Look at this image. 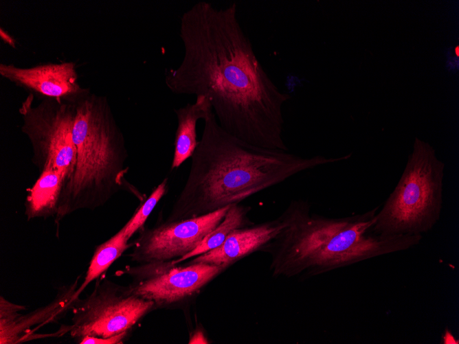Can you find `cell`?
Returning <instances> with one entry per match:
<instances>
[{"instance_id":"6da1fadb","label":"cell","mask_w":459,"mask_h":344,"mask_svg":"<svg viewBox=\"0 0 459 344\" xmlns=\"http://www.w3.org/2000/svg\"><path fill=\"white\" fill-rule=\"evenodd\" d=\"M183 49L165 84L176 95L206 97L219 125L249 144L289 151L283 138L282 91L257 57L238 18L236 2L217 8L197 1L181 15Z\"/></svg>"},{"instance_id":"7a4b0ae2","label":"cell","mask_w":459,"mask_h":344,"mask_svg":"<svg viewBox=\"0 0 459 344\" xmlns=\"http://www.w3.org/2000/svg\"><path fill=\"white\" fill-rule=\"evenodd\" d=\"M203 122L186 181L164 222L197 217L240 203L301 172L351 157L350 153L302 157L249 144L225 131L212 107Z\"/></svg>"},{"instance_id":"3957f363","label":"cell","mask_w":459,"mask_h":344,"mask_svg":"<svg viewBox=\"0 0 459 344\" xmlns=\"http://www.w3.org/2000/svg\"><path fill=\"white\" fill-rule=\"evenodd\" d=\"M378 209L331 218L311 214L306 201H292L283 212L287 225L263 249L273 276L318 275L420 243L423 236L368 234Z\"/></svg>"},{"instance_id":"277c9868","label":"cell","mask_w":459,"mask_h":344,"mask_svg":"<svg viewBox=\"0 0 459 344\" xmlns=\"http://www.w3.org/2000/svg\"><path fill=\"white\" fill-rule=\"evenodd\" d=\"M76 157L63 183L54 222L80 209L103 206L124 186L128 151L108 98L90 93L76 103L74 127Z\"/></svg>"},{"instance_id":"5b68a950","label":"cell","mask_w":459,"mask_h":344,"mask_svg":"<svg viewBox=\"0 0 459 344\" xmlns=\"http://www.w3.org/2000/svg\"><path fill=\"white\" fill-rule=\"evenodd\" d=\"M445 163L428 143L415 138L397 185L377 212L371 231L381 236H423L440 218Z\"/></svg>"},{"instance_id":"8992f818","label":"cell","mask_w":459,"mask_h":344,"mask_svg":"<svg viewBox=\"0 0 459 344\" xmlns=\"http://www.w3.org/2000/svg\"><path fill=\"white\" fill-rule=\"evenodd\" d=\"M156 308L128 286L102 277L89 295L75 300L68 332L79 344L123 343L131 328Z\"/></svg>"},{"instance_id":"52a82bcc","label":"cell","mask_w":459,"mask_h":344,"mask_svg":"<svg viewBox=\"0 0 459 344\" xmlns=\"http://www.w3.org/2000/svg\"><path fill=\"white\" fill-rule=\"evenodd\" d=\"M34 99L29 93L19 108L23 120L21 131L32 146V163L40 173L55 170L65 181L72 174L76 162L73 133L76 103L45 98L34 105Z\"/></svg>"},{"instance_id":"ba28073f","label":"cell","mask_w":459,"mask_h":344,"mask_svg":"<svg viewBox=\"0 0 459 344\" xmlns=\"http://www.w3.org/2000/svg\"><path fill=\"white\" fill-rule=\"evenodd\" d=\"M175 266L170 262L146 263L121 273L133 277V283L128 286L132 293L153 301L157 308L193 296L225 270L205 263Z\"/></svg>"},{"instance_id":"9c48e42d","label":"cell","mask_w":459,"mask_h":344,"mask_svg":"<svg viewBox=\"0 0 459 344\" xmlns=\"http://www.w3.org/2000/svg\"><path fill=\"white\" fill-rule=\"evenodd\" d=\"M230 206L141 231L133 242L130 257L142 264L165 263L187 255L222 221Z\"/></svg>"},{"instance_id":"30bf717a","label":"cell","mask_w":459,"mask_h":344,"mask_svg":"<svg viewBox=\"0 0 459 344\" xmlns=\"http://www.w3.org/2000/svg\"><path fill=\"white\" fill-rule=\"evenodd\" d=\"M0 75L39 100L53 98L76 104L91 93L79 84L76 64L72 61L29 67L1 63Z\"/></svg>"},{"instance_id":"8fae6325","label":"cell","mask_w":459,"mask_h":344,"mask_svg":"<svg viewBox=\"0 0 459 344\" xmlns=\"http://www.w3.org/2000/svg\"><path fill=\"white\" fill-rule=\"evenodd\" d=\"M284 213L278 218L233 231L218 247L196 256L191 263L216 265L225 269L243 257L265 247L284 228Z\"/></svg>"},{"instance_id":"7c38bea8","label":"cell","mask_w":459,"mask_h":344,"mask_svg":"<svg viewBox=\"0 0 459 344\" xmlns=\"http://www.w3.org/2000/svg\"><path fill=\"white\" fill-rule=\"evenodd\" d=\"M209 100L205 96H197L194 103L174 110L177 119V127L174 140V153L171 170L178 168L191 157L198 145L197 137V122L204 119L211 108Z\"/></svg>"},{"instance_id":"4fadbf2b","label":"cell","mask_w":459,"mask_h":344,"mask_svg":"<svg viewBox=\"0 0 459 344\" xmlns=\"http://www.w3.org/2000/svg\"><path fill=\"white\" fill-rule=\"evenodd\" d=\"M78 279L79 277L72 284L61 290L54 301L42 308L41 310H38V315L36 310L30 312L32 320L0 325V343L14 344L24 342L30 325L41 326L60 317L58 314L66 313L68 310H71L75 300L78 299L75 297V293L78 288Z\"/></svg>"},{"instance_id":"5bb4252c","label":"cell","mask_w":459,"mask_h":344,"mask_svg":"<svg viewBox=\"0 0 459 344\" xmlns=\"http://www.w3.org/2000/svg\"><path fill=\"white\" fill-rule=\"evenodd\" d=\"M64 181L65 178L57 171L40 173L25 198V214L27 220L56 216Z\"/></svg>"},{"instance_id":"9a60e30c","label":"cell","mask_w":459,"mask_h":344,"mask_svg":"<svg viewBox=\"0 0 459 344\" xmlns=\"http://www.w3.org/2000/svg\"><path fill=\"white\" fill-rule=\"evenodd\" d=\"M249 207L239 203L232 205L222 221L187 255L170 262L176 265L188 259L208 252L219 246L234 230L253 225L248 216Z\"/></svg>"},{"instance_id":"2e32d148","label":"cell","mask_w":459,"mask_h":344,"mask_svg":"<svg viewBox=\"0 0 459 344\" xmlns=\"http://www.w3.org/2000/svg\"><path fill=\"white\" fill-rule=\"evenodd\" d=\"M123 226L114 236L96 248L84 281L75 293L76 298L79 297L91 282L100 278L125 251L133 246V243L129 244Z\"/></svg>"},{"instance_id":"e0dca14e","label":"cell","mask_w":459,"mask_h":344,"mask_svg":"<svg viewBox=\"0 0 459 344\" xmlns=\"http://www.w3.org/2000/svg\"><path fill=\"white\" fill-rule=\"evenodd\" d=\"M168 178L164 179L151 192L144 203L138 207L124 225L125 233L129 240L133 234L143 227L147 218L167 191Z\"/></svg>"},{"instance_id":"ac0fdd59","label":"cell","mask_w":459,"mask_h":344,"mask_svg":"<svg viewBox=\"0 0 459 344\" xmlns=\"http://www.w3.org/2000/svg\"><path fill=\"white\" fill-rule=\"evenodd\" d=\"M1 37L8 45L14 47L15 43L14 39L5 31H3L2 28H1Z\"/></svg>"},{"instance_id":"d6986e66","label":"cell","mask_w":459,"mask_h":344,"mask_svg":"<svg viewBox=\"0 0 459 344\" xmlns=\"http://www.w3.org/2000/svg\"><path fill=\"white\" fill-rule=\"evenodd\" d=\"M454 51H455V54H456V56L458 57L459 56V46L458 45L456 46V47L454 48Z\"/></svg>"}]
</instances>
